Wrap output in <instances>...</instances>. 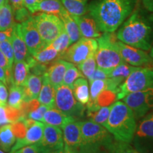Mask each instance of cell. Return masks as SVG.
Wrapping results in <instances>:
<instances>
[{"instance_id": "1", "label": "cell", "mask_w": 153, "mask_h": 153, "mask_svg": "<svg viewBox=\"0 0 153 153\" xmlns=\"http://www.w3.org/2000/svg\"><path fill=\"white\" fill-rule=\"evenodd\" d=\"M133 0H99L88 6L89 14L103 33H114L130 16Z\"/></svg>"}, {"instance_id": "2", "label": "cell", "mask_w": 153, "mask_h": 153, "mask_svg": "<svg viewBox=\"0 0 153 153\" xmlns=\"http://www.w3.org/2000/svg\"><path fill=\"white\" fill-rule=\"evenodd\" d=\"M116 36L122 43L145 51H150L152 45V28L137 10L120 25Z\"/></svg>"}, {"instance_id": "3", "label": "cell", "mask_w": 153, "mask_h": 153, "mask_svg": "<svg viewBox=\"0 0 153 153\" xmlns=\"http://www.w3.org/2000/svg\"><path fill=\"white\" fill-rule=\"evenodd\" d=\"M104 127L116 141L130 143L136 131V118L123 101H118L111 105L110 114Z\"/></svg>"}, {"instance_id": "4", "label": "cell", "mask_w": 153, "mask_h": 153, "mask_svg": "<svg viewBox=\"0 0 153 153\" xmlns=\"http://www.w3.org/2000/svg\"><path fill=\"white\" fill-rule=\"evenodd\" d=\"M116 39L114 33H104L97 39L98 43L95 55L97 65L108 72L118 65L124 62Z\"/></svg>"}, {"instance_id": "5", "label": "cell", "mask_w": 153, "mask_h": 153, "mask_svg": "<svg viewBox=\"0 0 153 153\" xmlns=\"http://www.w3.org/2000/svg\"><path fill=\"white\" fill-rule=\"evenodd\" d=\"M153 85V68L136 67L118 87L116 100L123 99L129 94L144 90Z\"/></svg>"}, {"instance_id": "6", "label": "cell", "mask_w": 153, "mask_h": 153, "mask_svg": "<svg viewBox=\"0 0 153 153\" xmlns=\"http://www.w3.org/2000/svg\"><path fill=\"white\" fill-rule=\"evenodd\" d=\"M44 48L48 46L65 30L60 17L55 14L39 13L33 16Z\"/></svg>"}, {"instance_id": "7", "label": "cell", "mask_w": 153, "mask_h": 153, "mask_svg": "<svg viewBox=\"0 0 153 153\" xmlns=\"http://www.w3.org/2000/svg\"><path fill=\"white\" fill-rule=\"evenodd\" d=\"M55 107L62 114L76 118L85 114V107L74 98L71 88L61 85L55 88Z\"/></svg>"}, {"instance_id": "8", "label": "cell", "mask_w": 153, "mask_h": 153, "mask_svg": "<svg viewBox=\"0 0 153 153\" xmlns=\"http://www.w3.org/2000/svg\"><path fill=\"white\" fill-rule=\"evenodd\" d=\"M98 43L97 39L82 37L75 43H72L61 55L60 59L77 65L91 55L96 53Z\"/></svg>"}, {"instance_id": "9", "label": "cell", "mask_w": 153, "mask_h": 153, "mask_svg": "<svg viewBox=\"0 0 153 153\" xmlns=\"http://www.w3.org/2000/svg\"><path fill=\"white\" fill-rule=\"evenodd\" d=\"M81 128L82 144H101L109 150L113 144L111 134L106 128L92 120L79 121Z\"/></svg>"}, {"instance_id": "10", "label": "cell", "mask_w": 153, "mask_h": 153, "mask_svg": "<svg viewBox=\"0 0 153 153\" xmlns=\"http://www.w3.org/2000/svg\"><path fill=\"white\" fill-rule=\"evenodd\" d=\"M123 101L133 111L135 118H143L153 110V85L144 90L129 94Z\"/></svg>"}, {"instance_id": "11", "label": "cell", "mask_w": 153, "mask_h": 153, "mask_svg": "<svg viewBox=\"0 0 153 153\" xmlns=\"http://www.w3.org/2000/svg\"><path fill=\"white\" fill-rule=\"evenodd\" d=\"M19 28L28 52L32 56L43 48L44 44L33 16H30L26 21L22 22V24H19Z\"/></svg>"}, {"instance_id": "12", "label": "cell", "mask_w": 153, "mask_h": 153, "mask_svg": "<svg viewBox=\"0 0 153 153\" xmlns=\"http://www.w3.org/2000/svg\"><path fill=\"white\" fill-rule=\"evenodd\" d=\"M117 45L124 62L134 67L153 68V60L143 50L131 46L117 41Z\"/></svg>"}, {"instance_id": "13", "label": "cell", "mask_w": 153, "mask_h": 153, "mask_svg": "<svg viewBox=\"0 0 153 153\" xmlns=\"http://www.w3.org/2000/svg\"><path fill=\"white\" fill-rule=\"evenodd\" d=\"M44 125L43 122L34 121L27 128L26 135L23 138L17 139L16 143L12 147L9 152L14 153L19 149L27 145L36 144L41 142L43 135Z\"/></svg>"}, {"instance_id": "14", "label": "cell", "mask_w": 153, "mask_h": 153, "mask_svg": "<svg viewBox=\"0 0 153 153\" xmlns=\"http://www.w3.org/2000/svg\"><path fill=\"white\" fill-rule=\"evenodd\" d=\"M40 144L48 151V152L63 148L64 141L62 131L60 128L45 124L43 137Z\"/></svg>"}, {"instance_id": "15", "label": "cell", "mask_w": 153, "mask_h": 153, "mask_svg": "<svg viewBox=\"0 0 153 153\" xmlns=\"http://www.w3.org/2000/svg\"><path fill=\"white\" fill-rule=\"evenodd\" d=\"M62 129L64 145L72 150H78L82 144L79 121H76V119L70 120L62 126Z\"/></svg>"}, {"instance_id": "16", "label": "cell", "mask_w": 153, "mask_h": 153, "mask_svg": "<svg viewBox=\"0 0 153 153\" xmlns=\"http://www.w3.org/2000/svg\"><path fill=\"white\" fill-rule=\"evenodd\" d=\"M71 64L72 63L62 59H58L48 68L46 72L42 76L45 77L55 88H57L58 86L62 85L66 70Z\"/></svg>"}, {"instance_id": "17", "label": "cell", "mask_w": 153, "mask_h": 153, "mask_svg": "<svg viewBox=\"0 0 153 153\" xmlns=\"http://www.w3.org/2000/svg\"><path fill=\"white\" fill-rule=\"evenodd\" d=\"M10 40L14 51V62L20 61L27 62L32 55L28 52L27 46L21 34L19 24H15L13 27L12 35Z\"/></svg>"}, {"instance_id": "18", "label": "cell", "mask_w": 153, "mask_h": 153, "mask_svg": "<svg viewBox=\"0 0 153 153\" xmlns=\"http://www.w3.org/2000/svg\"><path fill=\"white\" fill-rule=\"evenodd\" d=\"M72 16V15H71ZM77 24L82 37L97 38L101 36V31L93 17L90 15L83 16H72Z\"/></svg>"}, {"instance_id": "19", "label": "cell", "mask_w": 153, "mask_h": 153, "mask_svg": "<svg viewBox=\"0 0 153 153\" xmlns=\"http://www.w3.org/2000/svg\"><path fill=\"white\" fill-rule=\"evenodd\" d=\"M43 77L42 76L36 75L30 73L23 86L24 94V101H28L32 99H38L40 91L42 87Z\"/></svg>"}, {"instance_id": "20", "label": "cell", "mask_w": 153, "mask_h": 153, "mask_svg": "<svg viewBox=\"0 0 153 153\" xmlns=\"http://www.w3.org/2000/svg\"><path fill=\"white\" fill-rule=\"evenodd\" d=\"M58 16L62 20L64 25L65 30L70 37L72 44L75 43L80 38H82L77 24L65 9H63L62 12L58 15Z\"/></svg>"}, {"instance_id": "21", "label": "cell", "mask_w": 153, "mask_h": 153, "mask_svg": "<svg viewBox=\"0 0 153 153\" xmlns=\"http://www.w3.org/2000/svg\"><path fill=\"white\" fill-rule=\"evenodd\" d=\"M75 118L68 116L55 108H48L43 116V123L62 128V127L70 120Z\"/></svg>"}, {"instance_id": "22", "label": "cell", "mask_w": 153, "mask_h": 153, "mask_svg": "<svg viewBox=\"0 0 153 153\" xmlns=\"http://www.w3.org/2000/svg\"><path fill=\"white\" fill-rule=\"evenodd\" d=\"M74 98L82 105H86L89 100V87L85 77H80L75 80L72 88Z\"/></svg>"}, {"instance_id": "23", "label": "cell", "mask_w": 153, "mask_h": 153, "mask_svg": "<svg viewBox=\"0 0 153 153\" xmlns=\"http://www.w3.org/2000/svg\"><path fill=\"white\" fill-rule=\"evenodd\" d=\"M42 77H43V83L39 95L38 97V101H39L40 104L46 106L49 108H55V88L51 85L45 77L43 76Z\"/></svg>"}, {"instance_id": "24", "label": "cell", "mask_w": 153, "mask_h": 153, "mask_svg": "<svg viewBox=\"0 0 153 153\" xmlns=\"http://www.w3.org/2000/svg\"><path fill=\"white\" fill-rule=\"evenodd\" d=\"M29 74L30 67L26 61L14 62V68L11 72V79H12L11 84L23 87Z\"/></svg>"}, {"instance_id": "25", "label": "cell", "mask_w": 153, "mask_h": 153, "mask_svg": "<svg viewBox=\"0 0 153 153\" xmlns=\"http://www.w3.org/2000/svg\"><path fill=\"white\" fill-rule=\"evenodd\" d=\"M64 8L72 16H83L88 12V0H60Z\"/></svg>"}, {"instance_id": "26", "label": "cell", "mask_w": 153, "mask_h": 153, "mask_svg": "<svg viewBox=\"0 0 153 153\" xmlns=\"http://www.w3.org/2000/svg\"><path fill=\"white\" fill-rule=\"evenodd\" d=\"M16 142L11 125L2 126L0 127V148L4 152H9Z\"/></svg>"}, {"instance_id": "27", "label": "cell", "mask_w": 153, "mask_h": 153, "mask_svg": "<svg viewBox=\"0 0 153 153\" xmlns=\"http://www.w3.org/2000/svg\"><path fill=\"white\" fill-rule=\"evenodd\" d=\"M135 68L136 67L132 66L124 62L109 71L108 74V78L114 79L120 85L129 76V74L135 70Z\"/></svg>"}, {"instance_id": "28", "label": "cell", "mask_w": 153, "mask_h": 153, "mask_svg": "<svg viewBox=\"0 0 153 153\" xmlns=\"http://www.w3.org/2000/svg\"><path fill=\"white\" fill-rule=\"evenodd\" d=\"M15 25L14 11L9 2L0 7V31H4Z\"/></svg>"}, {"instance_id": "29", "label": "cell", "mask_w": 153, "mask_h": 153, "mask_svg": "<svg viewBox=\"0 0 153 153\" xmlns=\"http://www.w3.org/2000/svg\"><path fill=\"white\" fill-rule=\"evenodd\" d=\"M33 57L37 62L47 65L48 64L53 63L55 60L60 59V54L54 48L49 45L38 51Z\"/></svg>"}, {"instance_id": "30", "label": "cell", "mask_w": 153, "mask_h": 153, "mask_svg": "<svg viewBox=\"0 0 153 153\" xmlns=\"http://www.w3.org/2000/svg\"><path fill=\"white\" fill-rule=\"evenodd\" d=\"M8 106L13 108L21 109L24 101V94L23 87L11 84L9 85V94Z\"/></svg>"}, {"instance_id": "31", "label": "cell", "mask_w": 153, "mask_h": 153, "mask_svg": "<svg viewBox=\"0 0 153 153\" xmlns=\"http://www.w3.org/2000/svg\"><path fill=\"white\" fill-rule=\"evenodd\" d=\"M60 0H42L36 6V11H41L47 14H55L58 16L64 9Z\"/></svg>"}, {"instance_id": "32", "label": "cell", "mask_w": 153, "mask_h": 153, "mask_svg": "<svg viewBox=\"0 0 153 153\" xmlns=\"http://www.w3.org/2000/svg\"><path fill=\"white\" fill-rule=\"evenodd\" d=\"M111 106H101L94 110H87V115L90 120L104 127L110 114Z\"/></svg>"}, {"instance_id": "33", "label": "cell", "mask_w": 153, "mask_h": 153, "mask_svg": "<svg viewBox=\"0 0 153 153\" xmlns=\"http://www.w3.org/2000/svg\"><path fill=\"white\" fill-rule=\"evenodd\" d=\"M135 135L141 139L153 138V120L147 115L137 126Z\"/></svg>"}, {"instance_id": "34", "label": "cell", "mask_w": 153, "mask_h": 153, "mask_svg": "<svg viewBox=\"0 0 153 153\" xmlns=\"http://www.w3.org/2000/svg\"><path fill=\"white\" fill-rule=\"evenodd\" d=\"M89 100L86 106H90L95 104L97 97L100 94L105 90H107V82L106 79H96L89 82Z\"/></svg>"}, {"instance_id": "35", "label": "cell", "mask_w": 153, "mask_h": 153, "mask_svg": "<svg viewBox=\"0 0 153 153\" xmlns=\"http://www.w3.org/2000/svg\"><path fill=\"white\" fill-rule=\"evenodd\" d=\"M95 55L96 53L91 55L85 60H84L83 62H82L76 65L77 66L76 68L81 72L82 75L85 76V77L87 78V79H89L91 74L95 71L96 68H97Z\"/></svg>"}, {"instance_id": "36", "label": "cell", "mask_w": 153, "mask_h": 153, "mask_svg": "<svg viewBox=\"0 0 153 153\" xmlns=\"http://www.w3.org/2000/svg\"><path fill=\"white\" fill-rule=\"evenodd\" d=\"M71 45L72 43L70 41V38L65 30L50 44V45L54 48L57 52L60 53V56L65 52L66 50Z\"/></svg>"}, {"instance_id": "37", "label": "cell", "mask_w": 153, "mask_h": 153, "mask_svg": "<svg viewBox=\"0 0 153 153\" xmlns=\"http://www.w3.org/2000/svg\"><path fill=\"white\" fill-rule=\"evenodd\" d=\"M80 77H85V76L82 75L81 72L78 70V68L75 67L74 65L71 64L66 70L64 78H63L62 84L72 89L75 80Z\"/></svg>"}, {"instance_id": "38", "label": "cell", "mask_w": 153, "mask_h": 153, "mask_svg": "<svg viewBox=\"0 0 153 153\" xmlns=\"http://www.w3.org/2000/svg\"><path fill=\"white\" fill-rule=\"evenodd\" d=\"M109 153H140L138 150L132 147L129 143L114 142L109 148Z\"/></svg>"}, {"instance_id": "39", "label": "cell", "mask_w": 153, "mask_h": 153, "mask_svg": "<svg viewBox=\"0 0 153 153\" xmlns=\"http://www.w3.org/2000/svg\"><path fill=\"white\" fill-rule=\"evenodd\" d=\"M0 50L3 53V54L4 55L6 58H7L9 67L12 68L13 63L14 62V55L11 40L7 39L0 42Z\"/></svg>"}, {"instance_id": "40", "label": "cell", "mask_w": 153, "mask_h": 153, "mask_svg": "<svg viewBox=\"0 0 153 153\" xmlns=\"http://www.w3.org/2000/svg\"><path fill=\"white\" fill-rule=\"evenodd\" d=\"M78 153H109V150L101 144H84L78 149Z\"/></svg>"}, {"instance_id": "41", "label": "cell", "mask_w": 153, "mask_h": 153, "mask_svg": "<svg viewBox=\"0 0 153 153\" xmlns=\"http://www.w3.org/2000/svg\"><path fill=\"white\" fill-rule=\"evenodd\" d=\"M11 126L13 133H14L15 137H17V139L23 138L25 136L26 131H27V127L25 125L24 120L22 118L19 119L18 121L13 123Z\"/></svg>"}, {"instance_id": "42", "label": "cell", "mask_w": 153, "mask_h": 153, "mask_svg": "<svg viewBox=\"0 0 153 153\" xmlns=\"http://www.w3.org/2000/svg\"><path fill=\"white\" fill-rule=\"evenodd\" d=\"M48 108V107H47L46 106L41 104L36 109L28 113L26 117L30 118V119L36 120V121L43 122L44 114Z\"/></svg>"}, {"instance_id": "43", "label": "cell", "mask_w": 153, "mask_h": 153, "mask_svg": "<svg viewBox=\"0 0 153 153\" xmlns=\"http://www.w3.org/2000/svg\"><path fill=\"white\" fill-rule=\"evenodd\" d=\"M14 153H48V151L38 143L24 147Z\"/></svg>"}, {"instance_id": "44", "label": "cell", "mask_w": 153, "mask_h": 153, "mask_svg": "<svg viewBox=\"0 0 153 153\" xmlns=\"http://www.w3.org/2000/svg\"><path fill=\"white\" fill-rule=\"evenodd\" d=\"M0 66L5 70L6 73H7V77L9 79V85H10L12 83V79H11V72H12V68L9 67L8 62H7V58H6L4 55L1 52L0 50Z\"/></svg>"}, {"instance_id": "45", "label": "cell", "mask_w": 153, "mask_h": 153, "mask_svg": "<svg viewBox=\"0 0 153 153\" xmlns=\"http://www.w3.org/2000/svg\"><path fill=\"white\" fill-rule=\"evenodd\" d=\"M30 13L28 11L27 9L25 7H23L22 8L16 9L14 11V16L17 22H23L28 19L30 16Z\"/></svg>"}, {"instance_id": "46", "label": "cell", "mask_w": 153, "mask_h": 153, "mask_svg": "<svg viewBox=\"0 0 153 153\" xmlns=\"http://www.w3.org/2000/svg\"><path fill=\"white\" fill-rule=\"evenodd\" d=\"M108 71L97 67L94 73L89 77V79H88V81L91 82L96 79H106L108 78Z\"/></svg>"}, {"instance_id": "47", "label": "cell", "mask_w": 153, "mask_h": 153, "mask_svg": "<svg viewBox=\"0 0 153 153\" xmlns=\"http://www.w3.org/2000/svg\"><path fill=\"white\" fill-rule=\"evenodd\" d=\"M42 0H24V6L28 9L30 14H34L36 12V6Z\"/></svg>"}, {"instance_id": "48", "label": "cell", "mask_w": 153, "mask_h": 153, "mask_svg": "<svg viewBox=\"0 0 153 153\" xmlns=\"http://www.w3.org/2000/svg\"><path fill=\"white\" fill-rule=\"evenodd\" d=\"M9 123V121L8 118H7V111H6L5 106H2L0 105V127Z\"/></svg>"}, {"instance_id": "49", "label": "cell", "mask_w": 153, "mask_h": 153, "mask_svg": "<svg viewBox=\"0 0 153 153\" xmlns=\"http://www.w3.org/2000/svg\"><path fill=\"white\" fill-rule=\"evenodd\" d=\"M13 27L7 30H4V31H0V42L7 39H11V35H12Z\"/></svg>"}, {"instance_id": "50", "label": "cell", "mask_w": 153, "mask_h": 153, "mask_svg": "<svg viewBox=\"0 0 153 153\" xmlns=\"http://www.w3.org/2000/svg\"><path fill=\"white\" fill-rule=\"evenodd\" d=\"M48 153H78V150H72V149L69 148L68 147H67L64 145L63 148L57 149V150L50 151Z\"/></svg>"}, {"instance_id": "51", "label": "cell", "mask_w": 153, "mask_h": 153, "mask_svg": "<svg viewBox=\"0 0 153 153\" xmlns=\"http://www.w3.org/2000/svg\"><path fill=\"white\" fill-rule=\"evenodd\" d=\"M9 1L11 2L12 8L14 9V11L24 7V0H9Z\"/></svg>"}, {"instance_id": "52", "label": "cell", "mask_w": 153, "mask_h": 153, "mask_svg": "<svg viewBox=\"0 0 153 153\" xmlns=\"http://www.w3.org/2000/svg\"><path fill=\"white\" fill-rule=\"evenodd\" d=\"M0 81L2 82L4 85H9V79L7 73L1 66H0Z\"/></svg>"}, {"instance_id": "53", "label": "cell", "mask_w": 153, "mask_h": 153, "mask_svg": "<svg viewBox=\"0 0 153 153\" xmlns=\"http://www.w3.org/2000/svg\"><path fill=\"white\" fill-rule=\"evenodd\" d=\"M142 3L147 10L153 13V0H142Z\"/></svg>"}, {"instance_id": "54", "label": "cell", "mask_w": 153, "mask_h": 153, "mask_svg": "<svg viewBox=\"0 0 153 153\" xmlns=\"http://www.w3.org/2000/svg\"><path fill=\"white\" fill-rule=\"evenodd\" d=\"M9 2V0H0V7H2L6 3Z\"/></svg>"}, {"instance_id": "55", "label": "cell", "mask_w": 153, "mask_h": 153, "mask_svg": "<svg viewBox=\"0 0 153 153\" xmlns=\"http://www.w3.org/2000/svg\"><path fill=\"white\" fill-rule=\"evenodd\" d=\"M150 57H151V58L153 60V44H152V47H151V48H150Z\"/></svg>"}, {"instance_id": "56", "label": "cell", "mask_w": 153, "mask_h": 153, "mask_svg": "<svg viewBox=\"0 0 153 153\" xmlns=\"http://www.w3.org/2000/svg\"><path fill=\"white\" fill-rule=\"evenodd\" d=\"M148 116H150V117L152 118V119L153 120V111L152 112H150V113H149V114H148Z\"/></svg>"}, {"instance_id": "57", "label": "cell", "mask_w": 153, "mask_h": 153, "mask_svg": "<svg viewBox=\"0 0 153 153\" xmlns=\"http://www.w3.org/2000/svg\"><path fill=\"white\" fill-rule=\"evenodd\" d=\"M0 153H7V152H4V151H3L2 150H1V149H0ZM9 153H11V152H9Z\"/></svg>"}, {"instance_id": "58", "label": "cell", "mask_w": 153, "mask_h": 153, "mask_svg": "<svg viewBox=\"0 0 153 153\" xmlns=\"http://www.w3.org/2000/svg\"><path fill=\"white\" fill-rule=\"evenodd\" d=\"M150 19H151V21H152V22H153V15H152V16H151Z\"/></svg>"}]
</instances>
